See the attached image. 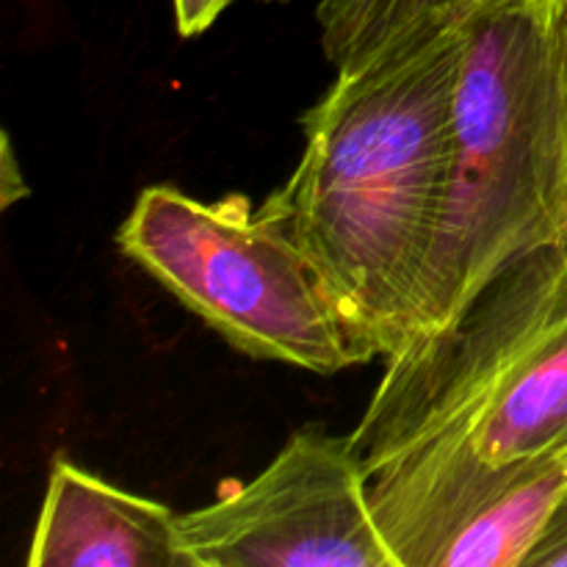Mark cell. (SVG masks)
<instances>
[{
	"label": "cell",
	"instance_id": "cell-1",
	"mask_svg": "<svg viewBox=\"0 0 567 567\" xmlns=\"http://www.w3.org/2000/svg\"><path fill=\"white\" fill-rule=\"evenodd\" d=\"M465 6L321 0L338 81L305 116L302 158L264 205L385 358L421 330L457 164Z\"/></svg>",
	"mask_w": 567,
	"mask_h": 567
},
{
	"label": "cell",
	"instance_id": "cell-2",
	"mask_svg": "<svg viewBox=\"0 0 567 567\" xmlns=\"http://www.w3.org/2000/svg\"><path fill=\"white\" fill-rule=\"evenodd\" d=\"M463 37L457 164L415 338L452 324L504 266L557 241L567 221L554 0H468Z\"/></svg>",
	"mask_w": 567,
	"mask_h": 567
},
{
	"label": "cell",
	"instance_id": "cell-3",
	"mask_svg": "<svg viewBox=\"0 0 567 567\" xmlns=\"http://www.w3.org/2000/svg\"><path fill=\"white\" fill-rule=\"evenodd\" d=\"M116 241L249 358L338 374L377 354L319 264L241 194L199 203L172 186L144 188Z\"/></svg>",
	"mask_w": 567,
	"mask_h": 567
},
{
	"label": "cell",
	"instance_id": "cell-4",
	"mask_svg": "<svg viewBox=\"0 0 567 567\" xmlns=\"http://www.w3.org/2000/svg\"><path fill=\"white\" fill-rule=\"evenodd\" d=\"M197 567H399L352 435L305 426L247 485L181 515Z\"/></svg>",
	"mask_w": 567,
	"mask_h": 567
},
{
	"label": "cell",
	"instance_id": "cell-5",
	"mask_svg": "<svg viewBox=\"0 0 567 567\" xmlns=\"http://www.w3.org/2000/svg\"><path fill=\"white\" fill-rule=\"evenodd\" d=\"M365 471L410 446L480 465L567 452V316L535 327L457 374L391 402H369L352 432Z\"/></svg>",
	"mask_w": 567,
	"mask_h": 567
},
{
	"label": "cell",
	"instance_id": "cell-6",
	"mask_svg": "<svg viewBox=\"0 0 567 567\" xmlns=\"http://www.w3.org/2000/svg\"><path fill=\"white\" fill-rule=\"evenodd\" d=\"M33 567H197L181 515L133 496L66 457L53 460L33 529Z\"/></svg>",
	"mask_w": 567,
	"mask_h": 567
},
{
	"label": "cell",
	"instance_id": "cell-7",
	"mask_svg": "<svg viewBox=\"0 0 567 567\" xmlns=\"http://www.w3.org/2000/svg\"><path fill=\"white\" fill-rule=\"evenodd\" d=\"M567 316V221L557 241L504 266L465 310L485 343H504Z\"/></svg>",
	"mask_w": 567,
	"mask_h": 567
},
{
	"label": "cell",
	"instance_id": "cell-8",
	"mask_svg": "<svg viewBox=\"0 0 567 567\" xmlns=\"http://www.w3.org/2000/svg\"><path fill=\"white\" fill-rule=\"evenodd\" d=\"M524 567H567V491Z\"/></svg>",
	"mask_w": 567,
	"mask_h": 567
},
{
	"label": "cell",
	"instance_id": "cell-9",
	"mask_svg": "<svg viewBox=\"0 0 567 567\" xmlns=\"http://www.w3.org/2000/svg\"><path fill=\"white\" fill-rule=\"evenodd\" d=\"M230 3L233 0H175L177 31L183 37H197V33L208 31Z\"/></svg>",
	"mask_w": 567,
	"mask_h": 567
},
{
	"label": "cell",
	"instance_id": "cell-10",
	"mask_svg": "<svg viewBox=\"0 0 567 567\" xmlns=\"http://www.w3.org/2000/svg\"><path fill=\"white\" fill-rule=\"evenodd\" d=\"M554 31H557L559 70H563L565 109H567V0H554Z\"/></svg>",
	"mask_w": 567,
	"mask_h": 567
}]
</instances>
